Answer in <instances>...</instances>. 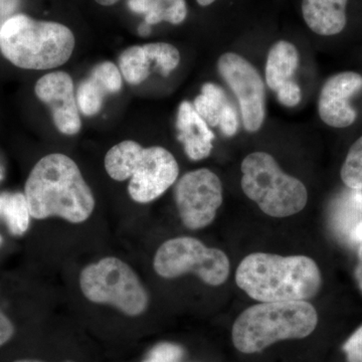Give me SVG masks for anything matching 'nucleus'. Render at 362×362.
<instances>
[{
  "label": "nucleus",
  "mask_w": 362,
  "mask_h": 362,
  "mask_svg": "<svg viewBox=\"0 0 362 362\" xmlns=\"http://www.w3.org/2000/svg\"><path fill=\"white\" fill-rule=\"evenodd\" d=\"M107 173L116 181L130 180L128 192L138 204L161 197L180 175V166L170 151L160 146L142 147L127 140L112 147L104 159Z\"/></svg>",
  "instance_id": "39448f33"
},
{
  "label": "nucleus",
  "mask_w": 362,
  "mask_h": 362,
  "mask_svg": "<svg viewBox=\"0 0 362 362\" xmlns=\"http://www.w3.org/2000/svg\"><path fill=\"white\" fill-rule=\"evenodd\" d=\"M358 255H359V258H361V261L362 262V243H361V249H359Z\"/></svg>",
  "instance_id": "473e14b6"
},
{
  "label": "nucleus",
  "mask_w": 362,
  "mask_h": 362,
  "mask_svg": "<svg viewBox=\"0 0 362 362\" xmlns=\"http://www.w3.org/2000/svg\"><path fill=\"white\" fill-rule=\"evenodd\" d=\"M299 62V52L292 42L279 40L272 45L265 66L268 87L277 92L285 83L291 81Z\"/></svg>",
  "instance_id": "f3484780"
},
{
  "label": "nucleus",
  "mask_w": 362,
  "mask_h": 362,
  "mask_svg": "<svg viewBox=\"0 0 362 362\" xmlns=\"http://www.w3.org/2000/svg\"><path fill=\"white\" fill-rule=\"evenodd\" d=\"M361 90L362 75L356 71H341L328 78L318 99L322 122L332 128H347L356 122L357 112L350 99Z\"/></svg>",
  "instance_id": "f8f14e48"
},
{
  "label": "nucleus",
  "mask_w": 362,
  "mask_h": 362,
  "mask_svg": "<svg viewBox=\"0 0 362 362\" xmlns=\"http://www.w3.org/2000/svg\"><path fill=\"white\" fill-rule=\"evenodd\" d=\"M147 356L162 362H180L183 356V349L173 343H159L150 350Z\"/></svg>",
  "instance_id": "4be33fe9"
},
{
  "label": "nucleus",
  "mask_w": 362,
  "mask_h": 362,
  "mask_svg": "<svg viewBox=\"0 0 362 362\" xmlns=\"http://www.w3.org/2000/svg\"><path fill=\"white\" fill-rule=\"evenodd\" d=\"M318 323L306 301L267 302L246 309L233 326V342L243 354H255L273 343L310 335Z\"/></svg>",
  "instance_id": "20e7f679"
},
{
  "label": "nucleus",
  "mask_w": 362,
  "mask_h": 362,
  "mask_svg": "<svg viewBox=\"0 0 362 362\" xmlns=\"http://www.w3.org/2000/svg\"><path fill=\"white\" fill-rule=\"evenodd\" d=\"M0 177H1V176H0Z\"/></svg>",
  "instance_id": "f704fd0d"
},
{
  "label": "nucleus",
  "mask_w": 362,
  "mask_h": 362,
  "mask_svg": "<svg viewBox=\"0 0 362 362\" xmlns=\"http://www.w3.org/2000/svg\"><path fill=\"white\" fill-rule=\"evenodd\" d=\"M143 362H162V361H157V359H156V358H152V357L147 356L146 359H144V361H143Z\"/></svg>",
  "instance_id": "2f4dec72"
},
{
  "label": "nucleus",
  "mask_w": 362,
  "mask_h": 362,
  "mask_svg": "<svg viewBox=\"0 0 362 362\" xmlns=\"http://www.w3.org/2000/svg\"><path fill=\"white\" fill-rule=\"evenodd\" d=\"M80 287L92 303L111 305L127 316H140L148 307V294L137 274L116 257L85 267L80 274Z\"/></svg>",
  "instance_id": "0eeeda50"
},
{
  "label": "nucleus",
  "mask_w": 362,
  "mask_h": 362,
  "mask_svg": "<svg viewBox=\"0 0 362 362\" xmlns=\"http://www.w3.org/2000/svg\"><path fill=\"white\" fill-rule=\"evenodd\" d=\"M37 99L51 109L57 129L63 134H78L82 128L73 78L63 71H52L39 78L35 87Z\"/></svg>",
  "instance_id": "9b49d317"
},
{
  "label": "nucleus",
  "mask_w": 362,
  "mask_h": 362,
  "mask_svg": "<svg viewBox=\"0 0 362 362\" xmlns=\"http://www.w3.org/2000/svg\"><path fill=\"white\" fill-rule=\"evenodd\" d=\"M347 4L349 0H303L302 16L312 32L332 37L346 26Z\"/></svg>",
  "instance_id": "dca6fc26"
},
{
  "label": "nucleus",
  "mask_w": 362,
  "mask_h": 362,
  "mask_svg": "<svg viewBox=\"0 0 362 362\" xmlns=\"http://www.w3.org/2000/svg\"><path fill=\"white\" fill-rule=\"evenodd\" d=\"M278 100L281 104L286 107L293 108L296 107L301 102V88L294 81H289L285 83L282 87L277 90Z\"/></svg>",
  "instance_id": "b1692460"
},
{
  "label": "nucleus",
  "mask_w": 362,
  "mask_h": 362,
  "mask_svg": "<svg viewBox=\"0 0 362 362\" xmlns=\"http://www.w3.org/2000/svg\"><path fill=\"white\" fill-rule=\"evenodd\" d=\"M153 268L157 275L164 279L192 273L211 286L223 284L230 275V261L225 252L207 247L192 237L175 238L163 243L154 256Z\"/></svg>",
  "instance_id": "6e6552de"
},
{
  "label": "nucleus",
  "mask_w": 362,
  "mask_h": 362,
  "mask_svg": "<svg viewBox=\"0 0 362 362\" xmlns=\"http://www.w3.org/2000/svg\"><path fill=\"white\" fill-rule=\"evenodd\" d=\"M2 242H4V240H2V237L0 235V247H1Z\"/></svg>",
  "instance_id": "72a5a7b5"
},
{
  "label": "nucleus",
  "mask_w": 362,
  "mask_h": 362,
  "mask_svg": "<svg viewBox=\"0 0 362 362\" xmlns=\"http://www.w3.org/2000/svg\"><path fill=\"white\" fill-rule=\"evenodd\" d=\"M25 195L35 220L59 216L69 223H82L95 209L94 194L77 163L62 153L42 157L33 166Z\"/></svg>",
  "instance_id": "f257e3e1"
},
{
  "label": "nucleus",
  "mask_w": 362,
  "mask_h": 362,
  "mask_svg": "<svg viewBox=\"0 0 362 362\" xmlns=\"http://www.w3.org/2000/svg\"><path fill=\"white\" fill-rule=\"evenodd\" d=\"M122 74L111 62L95 66L89 77L78 85L77 102L78 110L86 116H94L101 111L105 99L122 89Z\"/></svg>",
  "instance_id": "4468645a"
},
{
  "label": "nucleus",
  "mask_w": 362,
  "mask_h": 362,
  "mask_svg": "<svg viewBox=\"0 0 362 362\" xmlns=\"http://www.w3.org/2000/svg\"><path fill=\"white\" fill-rule=\"evenodd\" d=\"M228 101L230 99L223 88L214 83H206L192 106L209 127H218L221 112Z\"/></svg>",
  "instance_id": "aec40b11"
},
{
  "label": "nucleus",
  "mask_w": 362,
  "mask_h": 362,
  "mask_svg": "<svg viewBox=\"0 0 362 362\" xmlns=\"http://www.w3.org/2000/svg\"><path fill=\"white\" fill-rule=\"evenodd\" d=\"M13 362H44L40 361H35V359H18ZM65 362H74V361H65Z\"/></svg>",
  "instance_id": "7c9ffc66"
},
{
  "label": "nucleus",
  "mask_w": 362,
  "mask_h": 362,
  "mask_svg": "<svg viewBox=\"0 0 362 362\" xmlns=\"http://www.w3.org/2000/svg\"><path fill=\"white\" fill-rule=\"evenodd\" d=\"M243 192L273 218H287L306 206L308 192L304 183L286 175L271 154H249L240 166Z\"/></svg>",
  "instance_id": "423d86ee"
},
{
  "label": "nucleus",
  "mask_w": 362,
  "mask_h": 362,
  "mask_svg": "<svg viewBox=\"0 0 362 362\" xmlns=\"http://www.w3.org/2000/svg\"><path fill=\"white\" fill-rule=\"evenodd\" d=\"M0 218L6 221L11 235H23L28 230L30 218L25 194L4 192L0 194Z\"/></svg>",
  "instance_id": "6ab92c4d"
},
{
  "label": "nucleus",
  "mask_w": 362,
  "mask_h": 362,
  "mask_svg": "<svg viewBox=\"0 0 362 362\" xmlns=\"http://www.w3.org/2000/svg\"><path fill=\"white\" fill-rule=\"evenodd\" d=\"M180 52L166 42H151L128 47L119 57V69L126 82L139 85L151 74V68H157L164 77L177 68Z\"/></svg>",
  "instance_id": "ddd939ff"
},
{
  "label": "nucleus",
  "mask_w": 362,
  "mask_h": 362,
  "mask_svg": "<svg viewBox=\"0 0 362 362\" xmlns=\"http://www.w3.org/2000/svg\"><path fill=\"white\" fill-rule=\"evenodd\" d=\"M349 362H362V327L356 330L343 346Z\"/></svg>",
  "instance_id": "393cba45"
},
{
  "label": "nucleus",
  "mask_w": 362,
  "mask_h": 362,
  "mask_svg": "<svg viewBox=\"0 0 362 362\" xmlns=\"http://www.w3.org/2000/svg\"><path fill=\"white\" fill-rule=\"evenodd\" d=\"M95 1H96L97 4H99L100 6H114V4H116L119 0H95Z\"/></svg>",
  "instance_id": "bb28decb"
},
{
  "label": "nucleus",
  "mask_w": 362,
  "mask_h": 362,
  "mask_svg": "<svg viewBox=\"0 0 362 362\" xmlns=\"http://www.w3.org/2000/svg\"><path fill=\"white\" fill-rule=\"evenodd\" d=\"M340 176L352 190L362 189V136L352 144L343 162Z\"/></svg>",
  "instance_id": "412c9836"
},
{
  "label": "nucleus",
  "mask_w": 362,
  "mask_h": 362,
  "mask_svg": "<svg viewBox=\"0 0 362 362\" xmlns=\"http://www.w3.org/2000/svg\"><path fill=\"white\" fill-rule=\"evenodd\" d=\"M14 326L8 317L0 310V346L6 344L14 335Z\"/></svg>",
  "instance_id": "a878e982"
},
{
  "label": "nucleus",
  "mask_w": 362,
  "mask_h": 362,
  "mask_svg": "<svg viewBox=\"0 0 362 362\" xmlns=\"http://www.w3.org/2000/svg\"><path fill=\"white\" fill-rule=\"evenodd\" d=\"M140 35L145 37V35H148L150 33V25H147V23H143L141 26H140L139 30H138Z\"/></svg>",
  "instance_id": "cd10ccee"
},
{
  "label": "nucleus",
  "mask_w": 362,
  "mask_h": 362,
  "mask_svg": "<svg viewBox=\"0 0 362 362\" xmlns=\"http://www.w3.org/2000/svg\"><path fill=\"white\" fill-rule=\"evenodd\" d=\"M216 0H197V4L201 6H209L213 4Z\"/></svg>",
  "instance_id": "c756f323"
},
{
  "label": "nucleus",
  "mask_w": 362,
  "mask_h": 362,
  "mask_svg": "<svg viewBox=\"0 0 362 362\" xmlns=\"http://www.w3.org/2000/svg\"><path fill=\"white\" fill-rule=\"evenodd\" d=\"M235 282L252 299L267 303L306 301L319 292L322 279L309 257L254 252L240 262Z\"/></svg>",
  "instance_id": "f03ea898"
},
{
  "label": "nucleus",
  "mask_w": 362,
  "mask_h": 362,
  "mask_svg": "<svg viewBox=\"0 0 362 362\" xmlns=\"http://www.w3.org/2000/svg\"><path fill=\"white\" fill-rule=\"evenodd\" d=\"M218 70L237 97L245 129L247 132L261 129L266 115L265 84L259 71L235 52L221 54Z\"/></svg>",
  "instance_id": "9d476101"
},
{
  "label": "nucleus",
  "mask_w": 362,
  "mask_h": 362,
  "mask_svg": "<svg viewBox=\"0 0 362 362\" xmlns=\"http://www.w3.org/2000/svg\"><path fill=\"white\" fill-rule=\"evenodd\" d=\"M239 117H238L235 107L232 102L228 101L221 112L218 127L226 137H233L239 130Z\"/></svg>",
  "instance_id": "5701e85b"
},
{
  "label": "nucleus",
  "mask_w": 362,
  "mask_h": 362,
  "mask_svg": "<svg viewBox=\"0 0 362 362\" xmlns=\"http://www.w3.org/2000/svg\"><path fill=\"white\" fill-rule=\"evenodd\" d=\"M176 129L178 131V141L182 143L190 160L199 161L211 156L214 147V132L189 102L183 101L180 105Z\"/></svg>",
  "instance_id": "2eb2a0df"
},
{
  "label": "nucleus",
  "mask_w": 362,
  "mask_h": 362,
  "mask_svg": "<svg viewBox=\"0 0 362 362\" xmlns=\"http://www.w3.org/2000/svg\"><path fill=\"white\" fill-rule=\"evenodd\" d=\"M76 40L68 26L16 14L0 26V52L25 70H52L70 59Z\"/></svg>",
  "instance_id": "7ed1b4c3"
},
{
  "label": "nucleus",
  "mask_w": 362,
  "mask_h": 362,
  "mask_svg": "<svg viewBox=\"0 0 362 362\" xmlns=\"http://www.w3.org/2000/svg\"><path fill=\"white\" fill-rule=\"evenodd\" d=\"M175 199L185 228L201 230L216 218L223 204V185L209 169L189 171L176 183Z\"/></svg>",
  "instance_id": "1a4fd4ad"
},
{
  "label": "nucleus",
  "mask_w": 362,
  "mask_h": 362,
  "mask_svg": "<svg viewBox=\"0 0 362 362\" xmlns=\"http://www.w3.org/2000/svg\"><path fill=\"white\" fill-rule=\"evenodd\" d=\"M356 278L358 280L359 286H361L362 290V264L357 268L356 270Z\"/></svg>",
  "instance_id": "c85d7f7f"
},
{
  "label": "nucleus",
  "mask_w": 362,
  "mask_h": 362,
  "mask_svg": "<svg viewBox=\"0 0 362 362\" xmlns=\"http://www.w3.org/2000/svg\"><path fill=\"white\" fill-rule=\"evenodd\" d=\"M130 8L145 13V23L156 25L162 21L180 25L187 18L185 0H130Z\"/></svg>",
  "instance_id": "a211bd4d"
}]
</instances>
